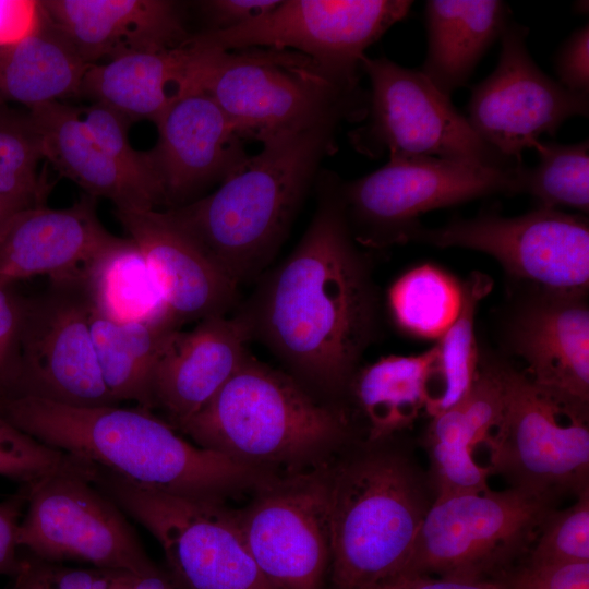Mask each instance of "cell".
<instances>
[{"instance_id":"1","label":"cell","mask_w":589,"mask_h":589,"mask_svg":"<svg viewBox=\"0 0 589 589\" xmlns=\"http://www.w3.org/2000/svg\"><path fill=\"white\" fill-rule=\"evenodd\" d=\"M316 179V208L301 239L232 315L284 372L318 399L346 408L350 383L377 337L381 300L345 216L341 180L328 171Z\"/></svg>"},{"instance_id":"2","label":"cell","mask_w":589,"mask_h":589,"mask_svg":"<svg viewBox=\"0 0 589 589\" xmlns=\"http://www.w3.org/2000/svg\"><path fill=\"white\" fill-rule=\"evenodd\" d=\"M0 412L41 443L148 490L225 501L278 477L195 445L141 407L19 395L1 397Z\"/></svg>"},{"instance_id":"3","label":"cell","mask_w":589,"mask_h":589,"mask_svg":"<svg viewBox=\"0 0 589 589\" xmlns=\"http://www.w3.org/2000/svg\"><path fill=\"white\" fill-rule=\"evenodd\" d=\"M336 127L320 125L262 145L212 193L175 208L171 219L238 287L254 284L286 240Z\"/></svg>"},{"instance_id":"4","label":"cell","mask_w":589,"mask_h":589,"mask_svg":"<svg viewBox=\"0 0 589 589\" xmlns=\"http://www.w3.org/2000/svg\"><path fill=\"white\" fill-rule=\"evenodd\" d=\"M176 430L202 448L277 476L329 464L358 434L346 408L318 399L249 351L218 393Z\"/></svg>"},{"instance_id":"5","label":"cell","mask_w":589,"mask_h":589,"mask_svg":"<svg viewBox=\"0 0 589 589\" xmlns=\"http://www.w3.org/2000/svg\"><path fill=\"white\" fill-rule=\"evenodd\" d=\"M351 450L330 466L329 574L336 589H375L402 575L436 494L399 436Z\"/></svg>"},{"instance_id":"6","label":"cell","mask_w":589,"mask_h":589,"mask_svg":"<svg viewBox=\"0 0 589 589\" xmlns=\"http://www.w3.org/2000/svg\"><path fill=\"white\" fill-rule=\"evenodd\" d=\"M184 46L183 92L207 94L243 140L263 145L315 127L365 119L369 91L336 80L300 52Z\"/></svg>"},{"instance_id":"7","label":"cell","mask_w":589,"mask_h":589,"mask_svg":"<svg viewBox=\"0 0 589 589\" xmlns=\"http://www.w3.org/2000/svg\"><path fill=\"white\" fill-rule=\"evenodd\" d=\"M557 502L513 488L436 497L401 576L495 581L527 557Z\"/></svg>"},{"instance_id":"8","label":"cell","mask_w":589,"mask_h":589,"mask_svg":"<svg viewBox=\"0 0 589 589\" xmlns=\"http://www.w3.org/2000/svg\"><path fill=\"white\" fill-rule=\"evenodd\" d=\"M95 469L93 483L157 540L165 566L187 589H276L225 501L148 490Z\"/></svg>"},{"instance_id":"9","label":"cell","mask_w":589,"mask_h":589,"mask_svg":"<svg viewBox=\"0 0 589 589\" xmlns=\"http://www.w3.org/2000/svg\"><path fill=\"white\" fill-rule=\"evenodd\" d=\"M526 166L500 169L426 156H389L375 171L340 184L345 216L361 248L408 242L426 212L524 190Z\"/></svg>"},{"instance_id":"10","label":"cell","mask_w":589,"mask_h":589,"mask_svg":"<svg viewBox=\"0 0 589 589\" xmlns=\"http://www.w3.org/2000/svg\"><path fill=\"white\" fill-rule=\"evenodd\" d=\"M501 371L503 413L484 444L491 474L555 501L589 489L588 413L564 407L504 359Z\"/></svg>"},{"instance_id":"11","label":"cell","mask_w":589,"mask_h":589,"mask_svg":"<svg viewBox=\"0 0 589 589\" xmlns=\"http://www.w3.org/2000/svg\"><path fill=\"white\" fill-rule=\"evenodd\" d=\"M362 72L370 81L365 123L350 132L353 147L375 158L426 156L485 167L524 165L500 155L472 129L467 117L420 70L386 57L365 56Z\"/></svg>"},{"instance_id":"12","label":"cell","mask_w":589,"mask_h":589,"mask_svg":"<svg viewBox=\"0 0 589 589\" xmlns=\"http://www.w3.org/2000/svg\"><path fill=\"white\" fill-rule=\"evenodd\" d=\"M464 248L489 254L527 289L562 296H587L589 224L582 215L538 207L504 217L483 209L471 218H453L436 228L419 226L408 242Z\"/></svg>"},{"instance_id":"13","label":"cell","mask_w":589,"mask_h":589,"mask_svg":"<svg viewBox=\"0 0 589 589\" xmlns=\"http://www.w3.org/2000/svg\"><path fill=\"white\" fill-rule=\"evenodd\" d=\"M412 5L408 0H286L226 31H203L188 43L217 50L286 49L315 61L336 80L360 86L365 50Z\"/></svg>"},{"instance_id":"14","label":"cell","mask_w":589,"mask_h":589,"mask_svg":"<svg viewBox=\"0 0 589 589\" xmlns=\"http://www.w3.org/2000/svg\"><path fill=\"white\" fill-rule=\"evenodd\" d=\"M93 471H61L26 484L20 549L39 558L145 574L157 567L122 509L93 483Z\"/></svg>"},{"instance_id":"15","label":"cell","mask_w":589,"mask_h":589,"mask_svg":"<svg viewBox=\"0 0 589 589\" xmlns=\"http://www.w3.org/2000/svg\"><path fill=\"white\" fill-rule=\"evenodd\" d=\"M89 311L83 272L49 278L41 294L21 300L19 373L11 396L74 406L117 405L98 366Z\"/></svg>"},{"instance_id":"16","label":"cell","mask_w":589,"mask_h":589,"mask_svg":"<svg viewBox=\"0 0 589 589\" xmlns=\"http://www.w3.org/2000/svg\"><path fill=\"white\" fill-rule=\"evenodd\" d=\"M332 462L278 476L236 509L251 555L276 589H323L330 565Z\"/></svg>"},{"instance_id":"17","label":"cell","mask_w":589,"mask_h":589,"mask_svg":"<svg viewBox=\"0 0 589 589\" xmlns=\"http://www.w3.org/2000/svg\"><path fill=\"white\" fill-rule=\"evenodd\" d=\"M528 32L508 21L497 65L472 88L467 117L488 145L517 165L542 134L554 136L566 120L589 113V95L565 88L533 61Z\"/></svg>"},{"instance_id":"18","label":"cell","mask_w":589,"mask_h":589,"mask_svg":"<svg viewBox=\"0 0 589 589\" xmlns=\"http://www.w3.org/2000/svg\"><path fill=\"white\" fill-rule=\"evenodd\" d=\"M506 323L508 350L529 378L564 407L589 413V308L586 296L529 290Z\"/></svg>"},{"instance_id":"19","label":"cell","mask_w":589,"mask_h":589,"mask_svg":"<svg viewBox=\"0 0 589 589\" xmlns=\"http://www.w3.org/2000/svg\"><path fill=\"white\" fill-rule=\"evenodd\" d=\"M155 124L158 141L149 152L163 183L165 209L197 200L250 156L243 137L203 92L179 94Z\"/></svg>"},{"instance_id":"20","label":"cell","mask_w":589,"mask_h":589,"mask_svg":"<svg viewBox=\"0 0 589 589\" xmlns=\"http://www.w3.org/2000/svg\"><path fill=\"white\" fill-rule=\"evenodd\" d=\"M115 215L140 250L173 324L228 315L240 303L236 286L165 209Z\"/></svg>"},{"instance_id":"21","label":"cell","mask_w":589,"mask_h":589,"mask_svg":"<svg viewBox=\"0 0 589 589\" xmlns=\"http://www.w3.org/2000/svg\"><path fill=\"white\" fill-rule=\"evenodd\" d=\"M47 20L87 64L183 46L181 4L169 0H46Z\"/></svg>"},{"instance_id":"22","label":"cell","mask_w":589,"mask_h":589,"mask_svg":"<svg viewBox=\"0 0 589 589\" xmlns=\"http://www.w3.org/2000/svg\"><path fill=\"white\" fill-rule=\"evenodd\" d=\"M250 341L235 315L207 317L191 330H175L154 372V408H160L175 429L193 417L233 375Z\"/></svg>"},{"instance_id":"23","label":"cell","mask_w":589,"mask_h":589,"mask_svg":"<svg viewBox=\"0 0 589 589\" xmlns=\"http://www.w3.org/2000/svg\"><path fill=\"white\" fill-rule=\"evenodd\" d=\"M116 239L99 221L89 195L65 208H25L0 237V283L82 273Z\"/></svg>"},{"instance_id":"24","label":"cell","mask_w":589,"mask_h":589,"mask_svg":"<svg viewBox=\"0 0 589 589\" xmlns=\"http://www.w3.org/2000/svg\"><path fill=\"white\" fill-rule=\"evenodd\" d=\"M435 348L414 356L390 354L361 365L354 374L346 408L361 423L364 441L381 442L410 430L432 398Z\"/></svg>"},{"instance_id":"25","label":"cell","mask_w":589,"mask_h":589,"mask_svg":"<svg viewBox=\"0 0 589 589\" xmlns=\"http://www.w3.org/2000/svg\"><path fill=\"white\" fill-rule=\"evenodd\" d=\"M508 15L507 4L500 0L426 1L428 49L420 71L450 97L467 84L481 58L501 38Z\"/></svg>"},{"instance_id":"26","label":"cell","mask_w":589,"mask_h":589,"mask_svg":"<svg viewBox=\"0 0 589 589\" xmlns=\"http://www.w3.org/2000/svg\"><path fill=\"white\" fill-rule=\"evenodd\" d=\"M28 111L41 135L45 158L87 195L108 199L116 209H157L96 142L80 111L61 101Z\"/></svg>"},{"instance_id":"27","label":"cell","mask_w":589,"mask_h":589,"mask_svg":"<svg viewBox=\"0 0 589 589\" xmlns=\"http://www.w3.org/2000/svg\"><path fill=\"white\" fill-rule=\"evenodd\" d=\"M184 45L166 51L139 52L87 67L80 95L103 104L131 123L156 122L183 91Z\"/></svg>"},{"instance_id":"28","label":"cell","mask_w":589,"mask_h":589,"mask_svg":"<svg viewBox=\"0 0 589 589\" xmlns=\"http://www.w3.org/2000/svg\"><path fill=\"white\" fill-rule=\"evenodd\" d=\"M87 67L45 15L38 32L0 47V104L31 110L80 95Z\"/></svg>"},{"instance_id":"29","label":"cell","mask_w":589,"mask_h":589,"mask_svg":"<svg viewBox=\"0 0 589 589\" xmlns=\"http://www.w3.org/2000/svg\"><path fill=\"white\" fill-rule=\"evenodd\" d=\"M83 283L92 309L108 320L180 329L130 238L117 237L95 256L83 271Z\"/></svg>"},{"instance_id":"30","label":"cell","mask_w":589,"mask_h":589,"mask_svg":"<svg viewBox=\"0 0 589 589\" xmlns=\"http://www.w3.org/2000/svg\"><path fill=\"white\" fill-rule=\"evenodd\" d=\"M89 328L105 386L118 405L134 401L152 410L153 376L158 360L177 329L144 323H118L91 306Z\"/></svg>"},{"instance_id":"31","label":"cell","mask_w":589,"mask_h":589,"mask_svg":"<svg viewBox=\"0 0 589 589\" xmlns=\"http://www.w3.org/2000/svg\"><path fill=\"white\" fill-rule=\"evenodd\" d=\"M461 287L459 312L434 346L433 378L436 376L440 381V390L428 404L425 413L430 418L456 406L466 397L479 366L476 313L480 301L490 292L492 280L482 273L473 272L461 283Z\"/></svg>"},{"instance_id":"32","label":"cell","mask_w":589,"mask_h":589,"mask_svg":"<svg viewBox=\"0 0 589 589\" xmlns=\"http://www.w3.org/2000/svg\"><path fill=\"white\" fill-rule=\"evenodd\" d=\"M387 299L399 328L416 337L437 339L459 312L462 287L444 269L426 263L402 274Z\"/></svg>"},{"instance_id":"33","label":"cell","mask_w":589,"mask_h":589,"mask_svg":"<svg viewBox=\"0 0 589 589\" xmlns=\"http://www.w3.org/2000/svg\"><path fill=\"white\" fill-rule=\"evenodd\" d=\"M539 160L525 168L522 193L530 194L538 207H570L589 211V144H558L537 140L532 147Z\"/></svg>"},{"instance_id":"34","label":"cell","mask_w":589,"mask_h":589,"mask_svg":"<svg viewBox=\"0 0 589 589\" xmlns=\"http://www.w3.org/2000/svg\"><path fill=\"white\" fill-rule=\"evenodd\" d=\"M428 474L436 497L489 489L491 472L473 457V446L450 411L431 418L425 435Z\"/></svg>"},{"instance_id":"35","label":"cell","mask_w":589,"mask_h":589,"mask_svg":"<svg viewBox=\"0 0 589 589\" xmlns=\"http://www.w3.org/2000/svg\"><path fill=\"white\" fill-rule=\"evenodd\" d=\"M44 158L43 139L29 111L0 104V195L41 204L49 188L37 171Z\"/></svg>"},{"instance_id":"36","label":"cell","mask_w":589,"mask_h":589,"mask_svg":"<svg viewBox=\"0 0 589 589\" xmlns=\"http://www.w3.org/2000/svg\"><path fill=\"white\" fill-rule=\"evenodd\" d=\"M86 128L125 176L155 204L165 206L163 183L151 152L136 151L128 135L131 122L113 109L93 103L84 116Z\"/></svg>"},{"instance_id":"37","label":"cell","mask_w":589,"mask_h":589,"mask_svg":"<svg viewBox=\"0 0 589 589\" xmlns=\"http://www.w3.org/2000/svg\"><path fill=\"white\" fill-rule=\"evenodd\" d=\"M93 469V464L28 435L0 412V477L26 485L56 472Z\"/></svg>"},{"instance_id":"38","label":"cell","mask_w":589,"mask_h":589,"mask_svg":"<svg viewBox=\"0 0 589 589\" xmlns=\"http://www.w3.org/2000/svg\"><path fill=\"white\" fill-rule=\"evenodd\" d=\"M526 560L541 564L589 562V489L569 507L549 514Z\"/></svg>"},{"instance_id":"39","label":"cell","mask_w":589,"mask_h":589,"mask_svg":"<svg viewBox=\"0 0 589 589\" xmlns=\"http://www.w3.org/2000/svg\"><path fill=\"white\" fill-rule=\"evenodd\" d=\"M7 589H110L109 569L75 568L64 563L20 555Z\"/></svg>"},{"instance_id":"40","label":"cell","mask_w":589,"mask_h":589,"mask_svg":"<svg viewBox=\"0 0 589 589\" xmlns=\"http://www.w3.org/2000/svg\"><path fill=\"white\" fill-rule=\"evenodd\" d=\"M495 582L503 589H589V562L541 564L525 558Z\"/></svg>"},{"instance_id":"41","label":"cell","mask_w":589,"mask_h":589,"mask_svg":"<svg viewBox=\"0 0 589 589\" xmlns=\"http://www.w3.org/2000/svg\"><path fill=\"white\" fill-rule=\"evenodd\" d=\"M21 300L0 283V398L14 393L19 373Z\"/></svg>"},{"instance_id":"42","label":"cell","mask_w":589,"mask_h":589,"mask_svg":"<svg viewBox=\"0 0 589 589\" xmlns=\"http://www.w3.org/2000/svg\"><path fill=\"white\" fill-rule=\"evenodd\" d=\"M554 68L567 89L589 95V25L575 29L560 47Z\"/></svg>"},{"instance_id":"43","label":"cell","mask_w":589,"mask_h":589,"mask_svg":"<svg viewBox=\"0 0 589 589\" xmlns=\"http://www.w3.org/2000/svg\"><path fill=\"white\" fill-rule=\"evenodd\" d=\"M279 2V0H207L197 4L209 24L206 31H226L266 14Z\"/></svg>"},{"instance_id":"44","label":"cell","mask_w":589,"mask_h":589,"mask_svg":"<svg viewBox=\"0 0 589 589\" xmlns=\"http://www.w3.org/2000/svg\"><path fill=\"white\" fill-rule=\"evenodd\" d=\"M44 23L41 1L0 0V47L35 34Z\"/></svg>"},{"instance_id":"45","label":"cell","mask_w":589,"mask_h":589,"mask_svg":"<svg viewBox=\"0 0 589 589\" xmlns=\"http://www.w3.org/2000/svg\"><path fill=\"white\" fill-rule=\"evenodd\" d=\"M27 492V485H21L14 494L0 502V575L11 576L20 560L17 533Z\"/></svg>"},{"instance_id":"46","label":"cell","mask_w":589,"mask_h":589,"mask_svg":"<svg viewBox=\"0 0 589 589\" xmlns=\"http://www.w3.org/2000/svg\"><path fill=\"white\" fill-rule=\"evenodd\" d=\"M110 589H187L166 567H157L145 574L109 570Z\"/></svg>"},{"instance_id":"47","label":"cell","mask_w":589,"mask_h":589,"mask_svg":"<svg viewBox=\"0 0 589 589\" xmlns=\"http://www.w3.org/2000/svg\"><path fill=\"white\" fill-rule=\"evenodd\" d=\"M375 589H503L489 580H462L426 575H404Z\"/></svg>"},{"instance_id":"48","label":"cell","mask_w":589,"mask_h":589,"mask_svg":"<svg viewBox=\"0 0 589 589\" xmlns=\"http://www.w3.org/2000/svg\"><path fill=\"white\" fill-rule=\"evenodd\" d=\"M35 205L43 204L29 199L0 195V237L17 213Z\"/></svg>"},{"instance_id":"49","label":"cell","mask_w":589,"mask_h":589,"mask_svg":"<svg viewBox=\"0 0 589 589\" xmlns=\"http://www.w3.org/2000/svg\"><path fill=\"white\" fill-rule=\"evenodd\" d=\"M588 8V1H576L574 3V10L577 14H587Z\"/></svg>"}]
</instances>
